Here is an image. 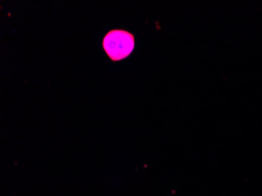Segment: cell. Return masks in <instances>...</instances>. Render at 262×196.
Listing matches in <instances>:
<instances>
[{
  "label": "cell",
  "instance_id": "obj_1",
  "mask_svg": "<svg viewBox=\"0 0 262 196\" xmlns=\"http://www.w3.org/2000/svg\"><path fill=\"white\" fill-rule=\"evenodd\" d=\"M103 48L112 62H119L128 58L135 47V38L130 32L123 29H114L105 35Z\"/></svg>",
  "mask_w": 262,
  "mask_h": 196
}]
</instances>
